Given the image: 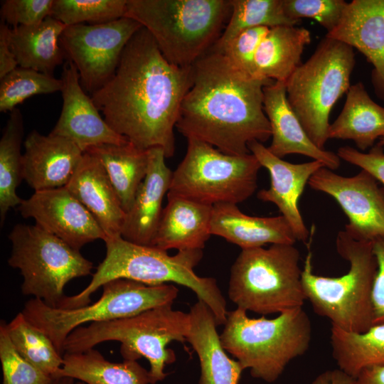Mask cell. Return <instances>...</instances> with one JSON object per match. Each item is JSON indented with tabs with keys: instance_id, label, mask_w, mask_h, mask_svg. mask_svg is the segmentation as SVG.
<instances>
[{
	"instance_id": "obj_1",
	"label": "cell",
	"mask_w": 384,
	"mask_h": 384,
	"mask_svg": "<svg viewBox=\"0 0 384 384\" xmlns=\"http://www.w3.org/2000/svg\"><path fill=\"white\" fill-rule=\"evenodd\" d=\"M192 83V66L169 63L142 27L125 46L117 68L91 98L108 125L142 149L175 152L174 127Z\"/></svg>"
},
{
	"instance_id": "obj_2",
	"label": "cell",
	"mask_w": 384,
	"mask_h": 384,
	"mask_svg": "<svg viewBox=\"0 0 384 384\" xmlns=\"http://www.w3.org/2000/svg\"><path fill=\"white\" fill-rule=\"evenodd\" d=\"M273 82L248 75L224 53L210 49L192 65V83L176 127L187 139L225 154H250V142L263 144L271 137L263 88Z\"/></svg>"
},
{
	"instance_id": "obj_3",
	"label": "cell",
	"mask_w": 384,
	"mask_h": 384,
	"mask_svg": "<svg viewBox=\"0 0 384 384\" xmlns=\"http://www.w3.org/2000/svg\"><path fill=\"white\" fill-rule=\"evenodd\" d=\"M106 255L90 284L80 293L65 296L59 307L74 309L90 303V296L107 282L127 279L148 285L176 283L192 290L213 312L218 326L225 324V299L213 277H200L194 268L203 257V250H178L170 255L159 248L129 242L122 236L104 240Z\"/></svg>"
},
{
	"instance_id": "obj_4",
	"label": "cell",
	"mask_w": 384,
	"mask_h": 384,
	"mask_svg": "<svg viewBox=\"0 0 384 384\" xmlns=\"http://www.w3.org/2000/svg\"><path fill=\"white\" fill-rule=\"evenodd\" d=\"M230 10L229 0H127L124 17L151 34L169 63L186 68L212 48Z\"/></svg>"
},
{
	"instance_id": "obj_5",
	"label": "cell",
	"mask_w": 384,
	"mask_h": 384,
	"mask_svg": "<svg viewBox=\"0 0 384 384\" xmlns=\"http://www.w3.org/2000/svg\"><path fill=\"white\" fill-rule=\"evenodd\" d=\"M336 247L348 262V271L335 277L315 274L309 251L302 272L306 298L331 326L363 333L373 325L372 289L378 265L373 242L355 239L344 230L337 234Z\"/></svg>"
},
{
	"instance_id": "obj_6",
	"label": "cell",
	"mask_w": 384,
	"mask_h": 384,
	"mask_svg": "<svg viewBox=\"0 0 384 384\" xmlns=\"http://www.w3.org/2000/svg\"><path fill=\"white\" fill-rule=\"evenodd\" d=\"M220 334L226 352L253 378L273 383L287 366L304 354L311 339V323L302 307L283 311L274 319L250 318L236 308L228 311Z\"/></svg>"
},
{
	"instance_id": "obj_7",
	"label": "cell",
	"mask_w": 384,
	"mask_h": 384,
	"mask_svg": "<svg viewBox=\"0 0 384 384\" xmlns=\"http://www.w3.org/2000/svg\"><path fill=\"white\" fill-rule=\"evenodd\" d=\"M189 328V313L174 310L172 304L163 305L132 316L79 326L65 339L64 353L85 352L105 341H119L124 360L148 361L151 383L155 384L167 376L165 366L176 359L166 346L186 341Z\"/></svg>"
},
{
	"instance_id": "obj_8",
	"label": "cell",
	"mask_w": 384,
	"mask_h": 384,
	"mask_svg": "<svg viewBox=\"0 0 384 384\" xmlns=\"http://www.w3.org/2000/svg\"><path fill=\"white\" fill-rule=\"evenodd\" d=\"M294 245L241 250L230 269L228 297L237 308L267 315L302 307L306 300Z\"/></svg>"
},
{
	"instance_id": "obj_9",
	"label": "cell",
	"mask_w": 384,
	"mask_h": 384,
	"mask_svg": "<svg viewBox=\"0 0 384 384\" xmlns=\"http://www.w3.org/2000/svg\"><path fill=\"white\" fill-rule=\"evenodd\" d=\"M355 63L353 48L325 36L286 82L288 102L319 148L329 139L331 111L351 87Z\"/></svg>"
},
{
	"instance_id": "obj_10",
	"label": "cell",
	"mask_w": 384,
	"mask_h": 384,
	"mask_svg": "<svg viewBox=\"0 0 384 384\" xmlns=\"http://www.w3.org/2000/svg\"><path fill=\"white\" fill-rule=\"evenodd\" d=\"M102 287L101 297L92 304L74 309L55 308L32 298L26 302L21 313L50 338L63 356L65 339L82 324L113 321L173 304L178 294L173 284L148 285L127 279H113Z\"/></svg>"
},
{
	"instance_id": "obj_11",
	"label": "cell",
	"mask_w": 384,
	"mask_h": 384,
	"mask_svg": "<svg viewBox=\"0 0 384 384\" xmlns=\"http://www.w3.org/2000/svg\"><path fill=\"white\" fill-rule=\"evenodd\" d=\"M187 141L186 155L172 173L168 193L212 206L238 205L255 193L262 166L252 153L230 155L203 142Z\"/></svg>"
},
{
	"instance_id": "obj_12",
	"label": "cell",
	"mask_w": 384,
	"mask_h": 384,
	"mask_svg": "<svg viewBox=\"0 0 384 384\" xmlns=\"http://www.w3.org/2000/svg\"><path fill=\"white\" fill-rule=\"evenodd\" d=\"M9 238L12 250L8 263L23 276L22 293L50 307L60 306L70 280L90 274L93 268L80 250L36 224L16 225Z\"/></svg>"
},
{
	"instance_id": "obj_13",
	"label": "cell",
	"mask_w": 384,
	"mask_h": 384,
	"mask_svg": "<svg viewBox=\"0 0 384 384\" xmlns=\"http://www.w3.org/2000/svg\"><path fill=\"white\" fill-rule=\"evenodd\" d=\"M142 27L128 17L66 26L60 45L67 60L75 66L85 91L92 95L110 80L125 46Z\"/></svg>"
},
{
	"instance_id": "obj_14",
	"label": "cell",
	"mask_w": 384,
	"mask_h": 384,
	"mask_svg": "<svg viewBox=\"0 0 384 384\" xmlns=\"http://www.w3.org/2000/svg\"><path fill=\"white\" fill-rule=\"evenodd\" d=\"M308 184L336 201L348 219L345 230L353 238L373 242L384 237V188L368 172L346 177L323 166Z\"/></svg>"
},
{
	"instance_id": "obj_15",
	"label": "cell",
	"mask_w": 384,
	"mask_h": 384,
	"mask_svg": "<svg viewBox=\"0 0 384 384\" xmlns=\"http://www.w3.org/2000/svg\"><path fill=\"white\" fill-rule=\"evenodd\" d=\"M18 209L25 218L80 250L106 235L89 210L64 186L35 191Z\"/></svg>"
},
{
	"instance_id": "obj_16",
	"label": "cell",
	"mask_w": 384,
	"mask_h": 384,
	"mask_svg": "<svg viewBox=\"0 0 384 384\" xmlns=\"http://www.w3.org/2000/svg\"><path fill=\"white\" fill-rule=\"evenodd\" d=\"M60 79L63 107L50 134L73 141L83 152L101 144L129 142L127 138L112 130L101 117L91 97L85 92L79 73L71 61L67 60L64 64Z\"/></svg>"
},
{
	"instance_id": "obj_17",
	"label": "cell",
	"mask_w": 384,
	"mask_h": 384,
	"mask_svg": "<svg viewBox=\"0 0 384 384\" xmlns=\"http://www.w3.org/2000/svg\"><path fill=\"white\" fill-rule=\"evenodd\" d=\"M250 151L270 174V186L257 193V198L274 203L289 223L297 240L306 242L309 237L298 203L310 178L325 166L319 161L293 164L272 154L262 143L253 141L248 144Z\"/></svg>"
},
{
	"instance_id": "obj_18",
	"label": "cell",
	"mask_w": 384,
	"mask_h": 384,
	"mask_svg": "<svg viewBox=\"0 0 384 384\" xmlns=\"http://www.w3.org/2000/svg\"><path fill=\"white\" fill-rule=\"evenodd\" d=\"M326 36L358 50L373 65L375 95L384 101V0L348 3L338 26Z\"/></svg>"
},
{
	"instance_id": "obj_19",
	"label": "cell",
	"mask_w": 384,
	"mask_h": 384,
	"mask_svg": "<svg viewBox=\"0 0 384 384\" xmlns=\"http://www.w3.org/2000/svg\"><path fill=\"white\" fill-rule=\"evenodd\" d=\"M23 178L35 191L65 186L84 152L73 141L33 130L23 142Z\"/></svg>"
},
{
	"instance_id": "obj_20",
	"label": "cell",
	"mask_w": 384,
	"mask_h": 384,
	"mask_svg": "<svg viewBox=\"0 0 384 384\" xmlns=\"http://www.w3.org/2000/svg\"><path fill=\"white\" fill-rule=\"evenodd\" d=\"M263 93L264 110L271 128L272 142L267 149L272 154L282 159L298 154L319 161L331 170L340 166L337 154L319 148L307 135L288 102L286 82L274 81L264 87Z\"/></svg>"
},
{
	"instance_id": "obj_21",
	"label": "cell",
	"mask_w": 384,
	"mask_h": 384,
	"mask_svg": "<svg viewBox=\"0 0 384 384\" xmlns=\"http://www.w3.org/2000/svg\"><path fill=\"white\" fill-rule=\"evenodd\" d=\"M146 177L132 206L126 213L121 236L134 244L151 246L161 218L164 197L169 192L173 171L166 166L161 148H151Z\"/></svg>"
},
{
	"instance_id": "obj_22",
	"label": "cell",
	"mask_w": 384,
	"mask_h": 384,
	"mask_svg": "<svg viewBox=\"0 0 384 384\" xmlns=\"http://www.w3.org/2000/svg\"><path fill=\"white\" fill-rule=\"evenodd\" d=\"M65 187L92 214L106 239L121 236L126 213L105 169L95 155L84 152Z\"/></svg>"
},
{
	"instance_id": "obj_23",
	"label": "cell",
	"mask_w": 384,
	"mask_h": 384,
	"mask_svg": "<svg viewBox=\"0 0 384 384\" xmlns=\"http://www.w3.org/2000/svg\"><path fill=\"white\" fill-rule=\"evenodd\" d=\"M210 234L220 236L242 250L260 247L267 244L294 245L297 241L289 223L282 215L250 216L243 213L233 203L213 206Z\"/></svg>"
},
{
	"instance_id": "obj_24",
	"label": "cell",
	"mask_w": 384,
	"mask_h": 384,
	"mask_svg": "<svg viewBox=\"0 0 384 384\" xmlns=\"http://www.w3.org/2000/svg\"><path fill=\"white\" fill-rule=\"evenodd\" d=\"M188 313L190 328L186 341L191 345L199 359L201 376L198 384H238L244 369L238 361L227 355L211 310L198 300Z\"/></svg>"
},
{
	"instance_id": "obj_25",
	"label": "cell",
	"mask_w": 384,
	"mask_h": 384,
	"mask_svg": "<svg viewBox=\"0 0 384 384\" xmlns=\"http://www.w3.org/2000/svg\"><path fill=\"white\" fill-rule=\"evenodd\" d=\"M152 247L167 251L203 250L210 234L212 206L167 193Z\"/></svg>"
},
{
	"instance_id": "obj_26",
	"label": "cell",
	"mask_w": 384,
	"mask_h": 384,
	"mask_svg": "<svg viewBox=\"0 0 384 384\" xmlns=\"http://www.w3.org/2000/svg\"><path fill=\"white\" fill-rule=\"evenodd\" d=\"M328 137L351 140L363 152L384 137V107L373 100L361 82L349 87L341 112L329 125Z\"/></svg>"
},
{
	"instance_id": "obj_27",
	"label": "cell",
	"mask_w": 384,
	"mask_h": 384,
	"mask_svg": "<svg viewBox=\"0 0 384 384\" xmlns=\"http://www.w3.org/2000/svg\"><path fill=\"white\" fill-rule=\"evenodd\" d=\"M310 31L296 26L270 28L255 55L257 78L286 82L302 64L305 47L311 43Z\"/></svg>"
},
{
	"instance_id": "obj_28",
	"label": "cell",
	"mask_w": 384,
	"mask_h": 384,
	"mask_svg": "<svg viewBox=\"0 0 384 384\" xmlns=\"http://www.w3.org/2000/svg\"><path fill=\"white\" fill-rule=\"evenodd\" d=\"M66 26L48 16L39 24L9 28V41L18 67L53 75L65 57L60 38Z\"/></svg>"
},
{
	"instance_id": "obj_29",
	"label": "cell",
	"mask_w": 384,
	"mask_h": 384,
	"mask_svg": "<svg viewBox=\"0 0 384 384\" xmlns=\"http://www.w3.org/2000/svg\"><path fill=\"white\" fill-rule=\"evenodd\" d=\"M85 152L95 155L102 163L125 213L131 208L137 192L146 176L149 149H142L129 142L123 144H105Z\"/></svg>"
},
{
	"instance_id": "obj_30",
	"label": "cell",
	"mask_w": 384,
	"mask_h": 384,
	"mask_svg": "<svg viewBox=\"0 0 384 384\" xmlns=\"http://www.w3.org/2000/svg\"><path fill=\"white\" fill-rule=\"evenodd\" d=\"M60 377H70L85 384H151L149 370L137 361L111 362L94 348L65 353L58 374Z\"/></svg>"
},
{
	"instance_id": "obj_31",
	"label": "cell",
	"mask_w": 384,
	"mask_h": 384,
	"mask_svg": "<svg viewBox=\"0 0 384 384\" xmlns=\"http://www.w3.org/2000/svg\"><path fill=\"white\" fill-rule=\"evenodd\" d=\"M330 343L338 368L353 378L366 368L384 364V324L363 333L331 326Z\"/></svg>"
},
{
	"instance_id": "obj_32",
	"label": "cell",
	"mask_w": 384,
	"mask_h": 384,
	"mask_svg": "<svg viewBox=\"0 0 384 384\" xmlns=\"http://www.w3.org/2000/svg\"><path fill=\"white\" fill-rule=\"evenodd\" d=\"M23 117L18 108L10 112L0 139V218L1 225L7 212L22 200L16 188L23 178L21 149L23 137Z\"/></svg>"
},
{
	"instance_id": "obj_33",
	"label": "cell",
	"mask_w": 384,
	"mask_h": 384,
	"mask_svg": "<svg viewBox=\"0 0 384 384\" xmlns=\"http://www.w3.org/2000/svg\"><path fill=\"white\" fill-rule=\"evenodd\" d=\"M230 14L220 38L211 50L222 53L241 31L255 27L297 26L285 14L283 0H229Z\"/></svg>"
},
{
	"instance_id": "obj_34",
	"label": "cell",
	"mask_w": 384,
	"mask_h": 384,
	"mask_svg": "<svg viewBox=\"0 0 384 384\" xmlns=\"http://www.w3.org/2000/svg\"><path fill=\"white\" fill-rule=\"evenodd\" d=\"M7 331L19 354L53 379L63 365V356L50 338L19 312L9 324Z\"/></svg>"
},
{
	"instance_id": "obj_35",
	"label": "cell",
	"mask_w": 384,
	"mask_h": 384,
	"mask_svg": "<svg viewBox=\"0 0 384 384\" xmlns=\"http://www.w3.org/2000/svg\"><path fill=\"white\" fill-rule=\"evenodd\" d=\"M63 82L53 75L17 67L0 80V112H11L27 98L61 92Z\"/></svg>"
},
{
	"instance_id": "obj_36",
	"label": "cell",
	"mask_w": 384,
	"mask_h": 384,
	"mask_svg": "<svg viewBox=\"0 0 384 384\" xmlns=\"http://www.w3.org/2000/svg\"><path fill=\"white\" fill-rule=\"evenodd\" d=\"M127 0H53L50 16L66 26L124 17Z\"/></svg>"
},
{
	"instance_id": "obj_37",
	"label": "cell",
	"mask_w": 384,
	"mask_h": 384,
	"mask_svg": "<svg viewBox=\"0 0 384 384\" xmlns=\"http://www.w3.org/2000/svg\"><path fill=\"white\" fill-rule=\"evenodd\" d=\"M0 361L3 384H52L53 378L23 358L13 345L7 324H0Z\"/></svg>"
},
{
	"instance_id": "obj_38",
	"label": "cell",
	"mask_w": 384,
	"mask_h": 384,
	"mask_svg": "<svg viewBox=\"0 0 384 384\" xmlns=\"http://www.w3.org/2000/svg\"><path fill=\"white\" fill-rule=\"evenodd\" d=\"M347 4L343 0H283L288 18L298 22L302 18H313L327 33L338 26Z\"/></svg>"
},
{
	"instance_id": "obj_39",
	"label": "cell",
	"mask_w": 384,
	"mask_h": 384,
	"mask_svg": "<svg viewBox=\"0 0 384 384\" xmlns=\"http://www.w3.org/2000/svg\"><path fill=\"white\" fill-rule=\"evenodd\" d=\"M53 0H6L1 1V21L13 27L39 24L50 16Z\"/></svg>"
},
{
	"instance_id": "obj_40",
	"label": "cell",
	"mask_w": 384,
	"mask_h": 384,
	"mask_svg": "<svg viewBox=\"0 0 384 384\" xmlns=\"http://www.w3.org/2000/svg\"><path fill=\"white\" fill-rule=\"evenodd\" d=\"M270 28L260 26L241 31L227 45L222 53L239 69L257 78L255 55L260 41Z\"/></svg>"
},
{
	"instance_id": "obj_41",
	"label": "cell",
	"mask_w": 384,
	"mask_h": 384,
	"mask_svg": "<svg viewBox=\"0 0 384 384\" xmlns=\"http://www.w3.org/2000/svg\"><path fill=\"white\" fill-rule=\"evenodd\" d=\"M337 155L340 159L366 171L384 186L383 146L376 143L368 152H363L345 146L338 149Z\"/></svg>"
},
{
	"instance_id": "obj_42",
	"label": "cell",
	"mask_w": 384,
	"mask_h": 384,
	"mask_svg": "<svg viewBox=\"0 0 384 384\" xmlns=\"http://www.w3.org/2000/svg\"><path fill=\"white\" fill-rule=\"evenodd\" d=\"M377 272L372 289L373 325L384 324V237L373 241Z\"/></svg>"
},
{
	"instance_id": "obj_43",
	"label": "cell",
	"mask_w": 384,
	"mask_h": 384,
	"mask_svg": "<svg viewBox=\"0 0 384 384\" xmlns=\"http://www.w3.org/2000/svg\"><path fill=\"white\" fill-rule=\"evenodd\" d=\"M8 25L1 21L0 23V80L18 65L9 41Z\"/></svg>"
},
{
	"instance_id": "obj_44",
	"label": "cell",
	"mask_w": 384,
	"mask_h": 384,
	"mask_svg": "<svg viewBox=\"0 0 384 384\" xmlns=\"http://www.w3.org/2000/svg\"><path fill=\"white\" fill-rule=\"evenodd\" d=\"M353 384H384V364L362 370L353 378Z\"/></svg>"
},
{
	"instance_id": "obj_45",
	"label": "cell",
	"mask_w": 384,
	"mask_h": 384,
	"mask_svg": "<svg viewBox=\"0 0 384 384\" xmlns=\"http://www.w3.org/2000/svg\"><path fill=\"white\" fill-rule=\"evenodd\" d=\"M353 378L342 370H327L319 374L311 384H353Z\"/></svg>"
},
{
	"instance_id": "obj_46",
	"label": "cell",
	"mask_w": 384,
	"mask_h": 384,
	"mask_svg": "<svg viewBox=\"0 0 384 384\" xmlns=\"http://www.w3.org/2000/svg\"><path fill=\"white\" fill-rule=\"evenodd\" d=\"M75 379L70 377H60L55 378L52 384H74Z\"/></svg>"
},
{
	"instance_id": "obj_47",
	"label": "cell",
	"mask_w": 384,
	"mask_h": 384,
	"mask_svg": "<svg viewBox=\"0 0 384 384\" xmlns=\"http://www.w3.org/2000/svg\"><path fill=\"white\" fill-rule=\"evenodd\" d=\"M378 144L382 146H384V137H383L382 138H380L378 142H377Z\"/></svg>"
},
{
	"instance_id": "obj_48",
	"label": "cell",
	"mask_w": 384,
	"mask_h": 384,
	"mask_svg": "<svg viewBox=\"0 0 384 384\" xmlns=\"http://www.w3.org/2000/svg\"><path fill=\"white\" fill-rule=\"evenodd\" d=\"M75 384H85V383L81 381H78Z\"/></svg>"
}]
</instances>
